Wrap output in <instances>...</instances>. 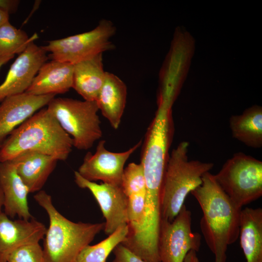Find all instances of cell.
Wrapping results in <instances>:
<instances>
[{
    "label": "cell",
    "instance_id": "24",
    "mask_svg": "<svg viewBox=\"0 0 262 262\" xmlns=\"http://www.w3.org/2000/svg\"><path fill=\"white\" fill-rule=\"evenodd\" d=\"M121 187L127 196L146 192L145 179L140 163H131L124 168Z\"/></svg>",
    "mask_w": 262,
    "mask_h": 262
},
{
    "label": "cell",
    "instance_id": "16",
    "mask_svg": "<svg viewBox=\"0 0 262 262\" xmlns=\"http://www.w3.org/2000/svg\"><path fill=\"white\" fill-rule=\"evenodd\" d=\"M73 65L52 60L39 69L26 93L36 96L64 94L72 87Z\"/></svg>",
    "mask_w": 262,
    "mask_h": 262
},
{
    "label": "cell",
    "instance_id": "31",
    "mask_svg": "<svg viewBox=\"0 0 262 262\" xmlns=\"http://www.w3.org/2000/svg\"><path fill=\"white\" fill-rule=\"evenodd\" d=\"M3 195L0 186V213L2 212L1 209L3 205Z\"/></svg>",
    "mask_w": 262,
    "mask_h": 262
},
{
    "label": "cell",
    "instance_id": "14",
    "mask_svg": "<svg viewBox=\"0 0 262 262\" xmlns=\"http://www.w3.org/2000/svg\"><path fill=\"white\" fill-rule=\"evenodd\" d=\"M54 97L53 95L36 96L24 92L4 98L0 104V147L15 129Z\"/></svg>",
    "mask_w": 262,
    "mask_h": 262
},
{
    "label": "cell",
    "instance_id": "12",
    "mask_svg": "<svg viewBox=\"0 0 262 262\" xmlns=\"http://www.w3.org/2000/svg\"><path fill=\"white\" fill-rule=\"evenodd\" d=\"M48 59L42 47L31 43L12 64L0 84V102L8 97L25 92Z\"/></svg>",
    "mask_w": 262,
    "mask_h": 262
},
{
    "label": "cell",
    "instance_id": "19",
    "mask_svg": "<svg viewBox=\"0 0 262 262\" xmlns=\"http://www.w3.org/2000/svg\"><path fill=\"white\" fill-rule=\"evenodd\" d=\"M105 73L102 53L74 64L72 88L84 100L96 101L105 80Z\"/></svg>",
    "mask_w": 262,
    "mask_h": 262
},
{
    "label": "cell",
    "instance_id": "9",
    "mask_svg": "<svg viewBox=\"0 0 262 262\" xmlns=\"http://www.w3.org/2000/svg\"><path fill=\"white\" fill-rule=\"evenodd\" d=\"M201 236L192 230V213L184 204L171 221L161 218L158 252L161 262H183L190 250L200 249Z\"/></svg>",
    "mask_w": 262,
    "mask_h": 262
},
{
    "label": "cell",
    "instance_id": "2",
    "mask_svg": "<svg viewBox=\"0 0 262 262\" xmlns=\"http://www.w3.org/2000/svg\"><path fill=\"white\" fill-rule=\"evenodd\" d=\"M73 147L71 137L47 108H43L15 129L3 141L0 147V162L11 161L27 151L65 161Z\"/></svg>",
    "mask_w": 262,
    "mask_h": 262
},
{
    "label": "cell",
    "instance_id": "20",
    "mask_svg": "<svg viewBox=\"0 0 262 262\" xmlns=\"http://www.w3.org/2000/svg\"><path fill=\"white\" fill-rule=\"evenodd\" d=\"M240 244L246 262H262V209L246 207L240 216Z\"/></svg>",
    "mask_w": 262,
    "mask_h": 262
},
{
    "label": "cell",
    "instance_id": "18",
    "mask_svg": "<svg viewBox=\"0 0 262 262\" xmlns=\"http://www.w3.org/2000/svg\"><path fill=\"white\" fill-rule=\"evenodd\" d=\"M127 88L116 75L106 72L105 80L96 100L99 110L114 129H117L126 104Z\"/></svg>",
    "mask_w": 262,
    "mask_h": 262
},
{
    "label": "cell",
    "instance_id": "3",
    "mask_svg": "<svg viewBox=\"0 0 262 262\" xmlns=\"http://www.w3.org/2000/svg\"><path fill=\"white\" fill-rule=\"evenodd\" d=\"M33 198L49 219L42 248L45 262H76L83 248L104 229L105 223L74 222L67 219L44 190L37 192Z\"/></svg>",
    "mask_w": 262,
    "mask_h": 262
},
{
    "label": "cell",
    "instance_id": "26",
    "mask_svg": "<svg viewBox=\"0 0 262 262\" xmlns=\"http://www.w3.org/2000/svg\"><path fill=\"white\" fill-rule=\"evenodd\" d=\"M113 252L115 258L113 262H148L136 255L121 244L114 249Z\"/></svg>",
    "mask_w": 262,
    "mask_h": 262
},
{
    "label": "cell",
    "instance_id": "7",
    "mask_svg": "<svg viewBox=\"0 0 262 262\" xmlns=\"http://www.w3.org/2000/svg\"><path fill=\"white\" fill-rule=\"evenodd\" d=\"M115 32L113 23L103 19L90 31L49 41L42 47L50 53L52 60L74 65L114 49L115 46L110 39Z\"/></svg>",
    "mask_w": 262,
    "mask_h": 262
},
{
    "label": "cell",
    "instance_id": "1",
    "mask_svg": "<svg viewBox=\"0 0 262 262\" xmlns=\"http://www.w3.org/2000/svg\"><path fill=\"white\" fill-rule=\"evenodd\" d=\"M202 184L191 193L203 213L202 235L214 254V262H226L228 246L239 238L240 212L217 183L214 175L205 173Z\"/></svg>",
    "mask_w": 262,
    "mask_h": 262
},
{
    "label": "cell",
    "instance_id": "21",
    "mask_svg": "<svg viewBox=\"0 0 262 262\" xmlns=\"http://www.w3.org/2000/svg\"><path fill=\"white\" fill-rule=\"evenodd\" d=\"M232 137L249 147H262V107L255 105L229 119Z\"/></svg>",
    "mask_w": 262,
    "mask_h": 262
},
{
    "label": "cell",
    "instance_id": "23",
    "mask_svg": "<svg viewBox=\"0 0 262 262\" xmlns=\"http://www.w3.org/2000/svg\"><path fill=\"white\" fill-rule=\"evenodd\" d=\"M37 38L36 34L29 37L24 31L8 22L0 27V56L20 54Z\"/></svg>",
    "mask_w": 262,
    "mask_h": 262
},
{
    "label": "cell",
    "instance_id": "29",
    "mask_svg": "<svg viewBox=\"0 0 262 262\" xmlns=\"http://www.w3.org/2000/svg\"><path fill=\"white\" fill-rule=\"evenodd\" d=\"M9 14L0 9V27L9 22Z\"/></svg>",
    "mask_w": 262,
    "mask_h": 262
},
{
    "label": "cell",
    "instance_id": "22",
    "mask_svg": "<svg viewBox=\"0 0 262 262\" xmlns=\"http://www.w3.org/2000/svg\"><path fill=\"white\" fill-rule=\"evenodd\" d=\"M128 225L119 228L100 242L85 247L76 262H106L109 254L126 239L128 233Z\"/></svg>",
    "mask_w": 262,
    "mask_h": 262
},
{
    "label": "cell",
    "instance_id": "28",
    "mask_svg": "<svg viewBox=\"0 0 262 262\" xmlns=\"http://www.w3.org/2000/svg\"><path fill=\"white\" fill-rule=\"evenodd\" d=\"M183 262H199L196 252L193 250L189 251L185 256Z\"/></svg>",
    "mask_w": 262,
    "mask_h": 262
},
{
    "label": "cell",
    "instance_id": "15",
    "mask_svg": "<svg viewBox=\"0 0 262 262\" xmlns=\"http://www.w3.org/2000/svg\"><path fill=\"white\" fill-rule=\"evenodd\" d=\"M0 186L3 195L4 213L10 218L30 220L28 188L17 173L12 161L0 162Z\"/></svg>",
    "mask_w": 262,
    "mask_h": 262
},
{
    "label": "cell",
    "instance_id": "4",
    "mask_svg": "<svg viewBox=\"0 0 262 262\" xmlns=\"http://www.w3.org/2000/svg\"><path fill=\"white\" fill-rule=\"evenodd\" d=\"M189 143L182 141L169 155L161 196V218L172 221L187 195L199 186L203 175L213 168L212 163L189 160Z\"/></svg>",
    "mask_w": 262,
    "mask_h": 262
},
{
    "label": "cell",
    "instance_id": "5",
    "mask_svg": "<svg viewBox=\"0 0 262 262\" xmlns=\"http://www.w3.org/2000/svg\"><path fill=\"white\" fill-rule=\"evenodd\" d=\"M47 108L71 137L73 147L78 149H89L102 137L96 101L54 97Z\"/></svg>",
    "mask_w": 262,
    "mask_h": 262
},
{
    "label": "cell",
    "instance_id": "8",
    "mask_svg": "<svg viewBox=\"0 0 262 262\" xmlns=\"http://www.w3.org/2000/svg\"><path fill=\"white\" fill-rule=\"evenodd\" d=\"M195 49L193 36L182 27H177L159 71L157 98L174 103L187 77Z\"/></svg>",
    "mask_w": 262,
    "mask_h": 262
},
{
    "label": "cell",
    "instance_id": "11",
    "mask_svg": "<svg viewBox=\"0 0 262 262\" xmlns=\"http://www.w3.org/2000/svg\"><path fill=\"white\" fill-rule=\"evenodd\" d=\"M74 180L80 188L89 190L98 203L105 219L104 232L109 235L127 225L128 198L121 186L88 180L74 172Z\"/></svg>",
    "mask_w": 262,
    "mask_h": 262
},
{
    "label": "cell",
    "instance_id": "30",
    "mask_svg": "<svg viewBox=\"0 0 262 262\" xmlns=\"http://www.w3.org/2000/svg\"><path fill=\"white\" fill-rule=\"evenodd\" d=\"M15 56V54H9L0 56V68L5 64L7 63L10 60L12 59Z\"/></svg>",
    "mask_w": 262,
    "mask_h": 262
},
{
    "label": "cell",
    "instance_id": "13",
    "mask_svg": "<svg viewBox=\"0 0 262 262\" xmlns=\"http://www.w3.org/2000/svg\"><path fill=\"white\" fill-rule=\"evenodd\" d=\"M47 228L34 218L13 220L4 212L0 213V262H7L16 249L39 243L43 239Z\"/></svg>",
    "mask_w": 262,
    "mask_h": 262
},
{
    "label": "cell",
    "instance_id": "25",
    "mask_svg": "<svg viewBox=\"0 0 262 262\" xmlns=\"http://www.w3.org/2000/svg\"><path fill=\"white\" fill-rule=\"evenodd\" d=\"M7 262H45L43 249L39 243L21 246L11 254Z\"/></svg>",
    "mask_w": 262,
    "mask_h": 262
},
{
    "label": "cell",
    "instance_id": "6",
    "mask_svg": "<svg viewBox=\"0 0 262 262\" xmlns=\"http://www.w3.org/2000/svg\"><path fill=\"white\" fill-rule=\"evenodd\" d=\"M214 176L239 209L262 196V162L244 153H234Z\"/></svg>",
    "mask_w": 262,
    "mask_h": 262
},
{
    "label": "cell",
    "instance_id": "10",
    "mask_svg": "<svg viewBox=\"0 0 262 262\" xmlns=\"http://www.w3.org/2000/svg\"><path fill=\"white\" fill-rule=\"evenodd\" d=\"M140 140L129 149L120 152L107 150L106 141H99L94 153L88 152L80 166L79 174L85 179L121 186L124 165L132 154L141 145Z\"/></svg>",
    "mask_w": 262,
    "mask_h": 262
},
{
    "label": "cell",
    "instance_id": "27",
    "mask_svg": "<svg viewBox=\"0 0 262 262\" xmlns=\"http://www.w3.org/2000/svg\"><path fill=\"white\" fill-rule=\"evenodd\" d=\"M19 3L17 0H0V9L10 14L16 10Z\"/></svg>",
    "mask_w": 262,
    "mask_h": 262
},
{
    "label": "cell",
    "instance_id": "17",
    "mask_svg": "<svg viewBox=\"0 0 262 262\" xmlns=\"http://www.w3.org/2000/svg\"><path fill=\"white\" fill-rule=\"evenodd\" d=\"M11 161L31 193L41 190L58 160L54 157L37 152L27 151Z\"/></svg>",
    "mask_w": 262,
    "mask_h": 262
}]
</instances>
